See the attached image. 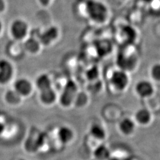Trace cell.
<instances>
[{
  "instance_id": "cb8c5ba5",
  "label": "cell",
  "mask_w": 160,
  "mask_h": 160,
  "mask_svg": "<svg viewBox=\"0 0 160 160\" xmlns=\"http://www.w3.org/2000/svg\"><path fill=\"white\" fill-rule=\"evenodd\" d=\"M109 160H119L118 158H112L110 159H109Z\"/></svg>"
},
{
  "instance_id": "8fae6325",
  "label": "cell",
  "mask_w": 160,
  "mask_h": 160,
  "mask_svg": "<svg viewBox=\"0 0 160 160\" xmlns=\"http://www.w3.org/2000/svg\"><path fill=\"white\" fill-rule=\"evenodd\" d=\"M135 119L141 125H147L151 119V114L148 110L139 109L135 114Z\"/></svg>"
},
{
  "instance_id": "9c48e42d",
  "label": "cell",
  "mask_w": 160,
  "mask_h": 160,
  "mask_svg": "<svg viewBox=\"0 0 160 160\" xmlns=\"http://www.w3.org/2000/svg\"><path fill=\"white\" fill-rule=\"evenodd\" d=\"M14 88L19 95L28 96L32 92V84L29 80L21 78L15 82Z\"/></svg>"
},
{
  "instance_id": "9a60e30c",
  "label": "cell",
  "mask_w": 160,
  "mask_h": 160,
  "mask_svg": "<svg viewBox=\"0 0 160 160\" xmlns=\"http://www.w3.org/2000/svg\"><path fill=\"white\" fill-rule=\"evenodd\" d=\"M26 49L30 52L34 53L38 51L39 48V42L34 38H30L25 43Z\"/></svg>"
},
{
  "instance_id": "8992f818",
  "label": "cell",
  "mask_w": 160,
  "mask_h": 160,
  "mask_svg": "<svg viewBox=\"0 0 160 160\" xmlns=\"http://www.w3.org/2000/svg\"><path fill=\"white\" fill-rule=\"evenodd\" d=\"M12 75V64L6 59L0 60V84H6Z\"/></svg>"
},
{
  "instance_id": "603a6c76",
  "label": "cell",
  "mask_w": 160,
  "mask_h": 160,
  "mask_svg": "<svg viewBox=\"0 0 160 160\" xmlns=\"http://www.w3.org/2000/svg\"><path fill=\"white\" fill-rule=\"evenodd\" d=\"M4 129V125H3L2 123L0 122V134L3 132Z\"/></svg>"
},
{
  "instance_id": "277c9868",
  "label": "cell",
  "mask_w": 160,
  "mask_h": 160,
  "mask_svg": "<svg viewBox=\"0 0 160 160\" xmlns=\"http://www.w3.org/2000/svg\"><path fill=\"white\" fill-rule=\"evenodd\" d=\"M110 82L116 89L124 90L129 82V78L126 71L122 69L114 71L111 75Z\"/></svg>"
},
{
  "instance_id": "d6986e66",
  "label": "cell",
  "mask_w": 160,
  "mask_h": 160,
  "mask_svg": "<svg viewBox=\"0 0 160 160\" xmlns=\"http://www.w3.org/2000/svg\"><path fill=\"white\" fill-rule=\"evenodd\" d=\"M99 75V71L97 67H93L87 70L86 72L87 78L89 80H94L97 79Z\"/></svg>"
},
{
  "instance_id": "3957f363",
  "label": "cell",
  "mask_w": 160,
  "mask_h": 160,
  "mask_svg": "<svg viewBox=\"0 0 160 160\" xmlns=\"http://www.w3.org/2000/svg\"><path fill=\"white\" fill-rule=\"evenodd\" d=\"M77 92V86L74 81L68 80L63 88V92L60 98L61 104L64 107H68L74 99Z\"/></svg>"
},
{
  "instance_id": "7a4b0ae2",
  "label": "cell",
  "mask_w": 160,
  "mask_h": 160,
  "mask_svg": "<svg viewBox=\"0 0 160 160\" xmlns=\"http://www.w3.org/2000/svg\"><path fill=\"white\" fill-rule=\"evenodd\" d=\"M40 92V100L46 104H50L55 100L56 94L52 87L51 82L47 75H40L36 81Z\"/></svg>"
},
{
  "instance_id": "ba28073f",
  "label": "cell",
  "mask_w": 160,
  "mask_h": 160,
  "mask_svg": "<svg viewBox=\"0 0 160 160\" xmlns=\"http://www.w3.org/2000/svg\"><path fill=\"white\" fill-rule=\"evenodd\" d=\"M58 29L56 27H51L40 34L39 40L44 45H48L57 38Z\"/></svg>"
},
{
  "instance_id": "ffe728a7",
  "label": "cell",
  "mask_w": 160,
  "mask_h": 160,
  "mask_svg": "<svg viewBox=\"0 0 160 160\" xmlns=\"http://www.w3.org/2000/svg\"><path fill=\"white\" fill-rule=\"evenodd\" d=\"M99 45H100V47H102L103 48L98 49V50H99L98 52L102 55H108V53H109V52L111 49L110 43L108 42L106 43V42H100L99 43Z\"/></svg>"
},
{
  "instance_id": "d4e9b609",
  "label": "cell",
  "mask_w": 160,
  "mask_h": 160,
  "mask_svg": "<svg viewBox=\"0 0 160 160\" xmlns=\"http://www.w3.org/2000/svg\"><path fill=\"white\" fill-rule=\"evenodd\" d=\"M1 29H2V24H1V22H0V32L1 31Z\"/></svg>"
},
{
  "instance_id": "52a82bcc",
  "label": "cell",
  "mask_w": 160,
  "mask_h": 160,
  "mask_svg": "<svg viewBox=\"0 0 160 160\" xmlns=\"http://www.w3.org/2000/svg\"><path fill=\"white\" fill-rule=\"evenodd\" d=\"M135 91L139 96L146 98L153 94L154 87L150 82L147 80H142L138 82L135 87Z\"/></svg>"
},
{
  "instance_id": "5bb4252c",
  "label": "cell",
  "mask_w": 160,
  "mask_h": 160,
  "mask_svg": "<svg viewBox=\"0 0 160 160\" xmlns=\"http://www.w3.org/2000/svg\"><path fill=\"white\" fill-rule=\"evenodd\" d=\"M94 154L98 160H106L110 157V151L105 145H101L95 149Z\"/></svg>"
},
{
  "instance_id": "6da1fadb",
  "label": "cell",
  "mask_w": 160,
  "mask_h": 160,
  "mask_svg": "<svg viewBox=\"0 0 160 160\" xmlns=\"http://www.w3.org/2000/svg\"><path fill=\"white\" fill-rule=\"evenodd\" d=\"M87 15L92 22L102 24L106 22L109 17V9L102 2L97 0H89L86 4Z\"/></svg>"
},
{
  "instance_id": "44dd1931",
  "label": "cell",
  "mask_w": 160,
  "mask_h": 160,
  "mask_svg": "<svg viewBox=\"0 0 160 160\" xmlns=\"http://www.w3.org/2000/svg\"><path fill=\"white\" fill-rule=\"evenodd\" d=\"M51 1V0H39L41 4L43 5V6H47V5H48Z\"/></svg>"
},
{
  "instance_id": "30bf717a",
  "label": "cell",
  "mask_w": 160,
  "mask_h": 160,
  "mask_svg": "<svg viewBox=\"0 0 160 160\" xmlns=\"http://www.w3.org/2000/svg\"><path fill=\"white\" fill-rule=\"evenodd\" d=\"M135 128V123L129 118H125L121 120L119 123V129L125 135H130L133 132Z\"/></svg>"
},
{
  "instance_id": "7402d4cb",
  "label": "cell",
  "mask_w": 160,
  "mask_h": 160,
  "mask_svg": "<svg viewBox=\"0 0 160 160\" xmlns=\"http://www.w3.org/2000/svg\"><path fill=\"white\" fill-rule=\"evenodd\" d=\"M5 4L3 0H0V12H2L4 9Z\"/></svg>"
},
{
  "instance_id": "484cf974",
  "label": "cell",
  "mask_w": 160,
  "mask_h": 160,
  "mask_svg": "<svg viewBox=\"0 0 160 160\" xmlns=\"http://www.w3.org/2000/svg\"></svg>"
},
{
  "instance_id": "e0dca14e",
  "label": "cell",
  "mask_w": 160,
  "mask_h": 160,
  "mask_svg": "<svg viewBox=\"0 0 160 160\" xmlns=\"http://www.w3.org/2000/svg\"><path fill=\"white\" fill-rule=\"evenodd\" d=\"M20 95H19L15 90L13 92L11 91L7 93L6 99H7V101H8L9 103H18L20 100Z\"/></svg>"
},
{
  "instance_id": "5b68a950",
  "label": "cell",
  "mask_w": 160,
  "mask_h": 160,
  "mask_svg": "<svg viewBox=\"0 0 160 160\" xmlns=\"http://www.w3.org/2000/svg\"><path fill=\"white\" fill-rule=\"evenodd\" d=\"M12 36L17 40L23 39L28 33V26L27 23L21 20H17L11 26Z\"/></svg>"
},
{
  "instance_id": "2e32d148",
  "label": "cell",
  "mask_w": 160,
  "mask_h": 160,
  "mask_svg": "<svg viewBox=\"0 0 160 160\" xmlns=\"http://www.w3.org/2000/svg\"><path fill=\"white\" fill-rule=\"evenodd\" d=\"M135 31L133 30V29L131 28H129V27H128V28H124L122 29V35L123 36V38L124 39H127L128 40H131V38H130V36L131 38L134 39L135 38H136V32L135 33H133L135 32Z\"/></svg>"
},
{
  "instance_id": "ac0fdd59",
  "label": "cell",
  "mask_w": 160,
  "mask_h": 160,
  "mask_svg": "<svg viewBox=\"0 0 160 160\" xmlns=\"http://www.w3.org/2000/svg\"><path fill=\"white\" fill-rule=\"evenodd\" d=\"M151 75L154 80L160 81V63H155L152 67Z\"/></svg>"
},
{
  "instance_id": "4fadbf2b",
  "label": "cell",
  "mask_w": 160,
  "mask_h": 160,
  "mask_svg": "<svg viewBox=\"0 0 160 160\" xmlns=\"http://www.w3.org/2000/svg\"><path fill=\"white\" fill-rule=\"evenodd\" d=\"M92 137L98 140H102L106 137V132L103 127L98 124H94L90 128Z\"/></svg>"
},
{
  "instance_id": "7c38bea8",
  "label": "cell",
  "mask_w": 160,
  "mask_h": 160,
  "mask_svg": "<svg viewBox=\"0 0 160 160\" xmlns=\"http://www.w3.org/2000/svg\"><path fill=\"white\" fill-rule=\"evenodd\" d=\"M58 136L62 142L68 143L73 138V132L68 127L62 126L58 132Z\"/></svg>"
}]
</instances>
